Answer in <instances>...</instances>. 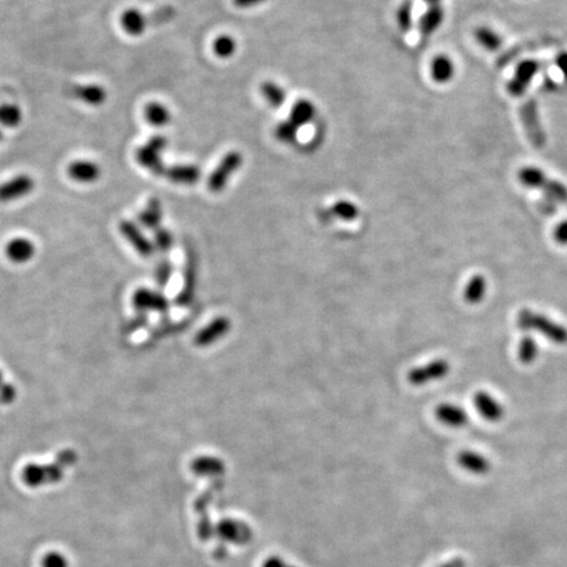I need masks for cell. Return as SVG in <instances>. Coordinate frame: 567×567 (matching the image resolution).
Returning a JSON list of instances; mask_svg holds the SVG:
<instances>
[{
  "label": "cell",
  "mask_w": 567,
  "mask_h": 567,
  "mask_svg": "<svg viewBox=\"0 0 567 567\" xmlns=\"http://www.w3.org/2000/svg\"><path fill=\"white\" fill-rule=\"evenodd\" d=\"M435 415L438 420L442 425L461 428L465 427L469 422V415L465 409L457 406L455 403H442L435 410Z\"/></svg>",
  "instance_id": "9a60e30c"
},
{
  "label": "cell",
  "mask_w": 567,
  "mask_h": 567,
  "mask_svg": "<svg viewBox=\"0 0 567 567\" xmlns=\"http://www.w3.org/2000/svg\"><path fill=\"white\" fill-rule=\"evenodd\" d=\"M456 66L448 55H438L431 63V77L436 83H448L455 78Z\"/></svg>",
  "instance_id": "e0dca14e"
},
{
  "label": "cell",
  "mask_w": 567,
  "mask_h": 567,
  "mask_svg": "<svg viewBox=\"0 0 567 567\" xmlns=\"http://www.w3.org/2000/svg\"><path fill=\"white\" fill-rule=\"evenodd\" d=\"M34 180L29 175H17L0 184V203L7 204L28 196L34 189Z\"/></svg>",
  "instance_id": "9c48e42d"
},
{
  "label": "cell",
  "mask_w": 567,
  "mask_h": 567,
  "mask_svg": "<svg viewBox=\"0 0 567 567\" xmlns=\"http://www.w3.org/2000/svg\"><path fill=\"white\" fill-rule=\"evenodd\" d=\"M518 326L522 331H536L555 344H567V329L551 318L529 309H522L518 314Z\"/></svg>",
  "instance_id": "6da1fadb"
},
{
  "label": "cell",
  "mask_w": 567,
  "mask_h": 567,
  "mask_svg": "<svg viewBox=\"0 0 567 567\" xmlns=\"http://www.w3.org/2000/svg\"><path fill=\"white\" fill-rule=\"evenodd\" d=\"M396 23L403 33H407L412 28V3L410 0H405L398 7Z\"/></svg>",
  "instance_id": "d590c367"
},
{
  "label": "cell",
  "mask_w": 567,
  "mask_h": 567,
  "mask_svg": "<svg viewBox=\"0 0 567 567\" xmlns=\"http://www.w3.org/2000/svg\"><path fill=\"white\" fill-rule=\"evenodd\" d=\"M275 134H276L279 141L285 142V143H293V142L297 141L299 127L294 125L292 121H284V123H280L279 125L276 126Z\"/></svg>",
  "instance_id": "8d00e7d4"
},
{
  "label": "cell",
  "mask_w": 567,
  "mask_h": 567,
  "mask_svg": "<svg viewBox=\"0 0 567 567\" xmlns=\"http://www.w3.org/2000/svg\"><path fill=\"white\" fill-rule=\"evenodd\" d=\"M17 398V389L11 382H3L0 386V405H12Z\"/></svg>",
  "instance_id": "ab89813d"
},
{
  "label": "cell",
  "mask_w": 567,
  "mask_h": 567,
  "mask_svg": "<svg viewBox=\"0 0 567 567\" xmlns=\"http://www.w3.org/2000/svg\"><path fill=\"white\" fill-rule=\"evenodd\" d=\"M474 406L479 415L488 422H499L504 416L502 403L488 392H477L474 395Z\"/></svg>",
  "instance_id": "7c38bea8"
},
{
  "label": "cell",
  "mask_w": 567,
  "mask_h": 567,
  "mask_svg": "<svg viewBox=\"0 0 567 567\" xmlns=\"http://www.w3.org/2000/svg\"><path fill=\"white\" fill-rule=\"evenodd\" d=\"M131 303L136 310L143 314L150 312L166 313L170 309V302L164 294L147 288L137 289L131 297Z\"/></svg>",
  "instance_id": "52a82bcc"
},
{
  "label": "cell",
  "mask_w": 567,
  "mask_h": 567,
  "mask_svg": "<svg viewBox=\"0 0 567 567\" xmlns=\"http://www.w3.org/2000/svg\"><path fill=\"white\" fill-rule=\"evenodd\" d=\"M474 36H475L477 42L490 51H495L501 49L503 44L501 34L490 27H478L474 32Z\"/></svg>",
  "instance_id": "4316f807"
},
{
  "label": "cell",
  "mask_w": 567,
  "mask_h": 567,
  "mask_svg": "<svg viewBox=\"0 0 567 567\" xmlns=\"http://www.w3.org/2000/svg\"><path fill=\"white\" fill-rule=\"evenodd\" d=\"M486 293H488L486 277L482 275H474L469 279V281L464 289V299L470 305H477L485 299Z\"/></svg>",
  "instance_id": "44dd1931"
},
{
  "label": "cell",
  "mask_w": 567,
  "mask_h": 567,
  "mask_svg": "<svg viewBox=\"0 0 567 567\" xmlns=\"http://www.w3.org/2000/svg\"><path fill=\"white\" fill-rule=\"evenodd\" d=\"M428 5H435V4H440L441 0H425Z\"/></svg>",
  "instance_id": "bcb514c9"
},
{
  "label": "cell",
  "mask_w": 567,
  "mask_h": 567,
  "mask_svg": "<svg viewBox=\"0 0 567 567\" xmlns=\"http://www.w3.org/2000/svg\"><path fill=\"white\" fill-rule=\"evenodd\" d=\"M153 244H154L155 251L160 252V253L170 252L173 246V233L168 229L159 227L154 231Z\"/></svg>",
  "instance_id": "e575fe53"
},
{
  "label": "cell",
  "mask_w": 567,
  "mask_h": 567,
  "mask_svg": "<svg viewBox=\"0 0 567 567\" xmlns=\"http://www.w3.org/2000/svg\"><path fill=\"white\" fill-rule=\"evenodd\" d=\"M444 8L440 4L429 5V8L425 11L423 16L419 20V32L422 36H431L432 33L439 29L442 21H444Z\"/></svg>",
  "instance_id": "ffe728a7"
},
{
  "label": "cell",
  "mask_w": 567,
  "mask_h": 567,
  "mask_svg": "<svg viewBox=\"0 0 567 567\" xmlns=\"http://www.w3.org/2000/svg\"><path fill=\"white\" fill-rule=\"evenodd\" d=\"M521 120L529 141L537 147H542L546 141L544 129L540 123L538 110L535 101H528L521 108Z\"/></svg>",
  "instance_id": "30bf717a"
},
{
  "label": "cell",
  "mask_w": 567,
  "mask_h": 567,
  "mask_svg": "<svg viewBox=\"0 0 567 567\" xmlns=\"http://www.w3.org/2000/svg\"><path fill=\"white\" fill-rule=\"evenodd\" d=\"M233 1H234L236 7H239V8H247V7L257 5V4H260L266 0H233Z\"/></svg>",
  "instance_id": "f6af8a7d"
},
{
  "label": "cell",
  "mask_w": 567,
  "mask_h": 567,
  "mask_svg": "<svg viewBox=\"0 0 567 567\" xmlns=\"http://www.w3.org/2000/svg\"><path fill=\"white\" fill-rule=\"evenodd\" d=\"M121 27L129 36L138 37L143 34L147 27V18L137 8H129L121 15Z\"/></svg>",
  "instance_id": "d6986e66"
},
{
  "label": "cell",
  "mask_w": 567,
  "mask_h": 567,
  "mask_svg": "<svg viewBox=\"0 0 567 567\" xmlns=\"http://www.w3.org/2000/svg\"><path fill=\"white\" fill-rule=\"evenodd\" d=\"M78 453L74 449H70V448L58 452V455L55 457V459L58 462H61L66 469L74 466L78 462Z\"/></svg>",
  "instance_id": "60d3db41"
},
{
  "label": "cell",
  "mask_w": 567,
  "mask_h": 567,
  "mask_svg": "<svg viewBox=\"0 0 567 567\" xmlns=\"http://www.w3.org/2000/svg\"><path fill=\"white\" fill-rule=\"evenodd\" d=\"M173 273V267L170 260L163 259L158 263L157 268H155V281H157L158 286L164 288L167 286V284L170 283L171 276Z\"/></svg>",
  "instance_id": "74e56055"
},
{
  "label": "cell",
  "mask_w": 567,
  "mask_h": 567,
  "mask_svg": "<svg viewBox=\"0 0 567 567\" xmlns=\"http://www.w3.org/2000/svg\"><path fill=\"white\" fill-rule=\"evenodd\" d=\"M3 382H4V376H3V372L0 370V386H1Z\"/></svg>",
  "instance_id": "7dc6e473"
},
{
  "label": "cell",
  "mask_w": 567,
  "mask_h": 567,
  "mask_svg": "<svg viewBox=\"0 0 567 567\" xmlns=\"http://www.w3.org/2000/svg\"><path fill=\"white\" fill-rule=\"evenodd\" d=\"M168 144V141L164 136H153L146 144L141 146L137 153H136V159L137 162L141 164L143 168H146L147 171L154 173V175H164L166 168L162 160V153L166 150Z\"/></svg>",
  "instance_id": "3957f363"
},
{
  "label": "cell",
  "mask_w": 567,
  "mask_h": 567,
  "mask_svg": "<svg viewBox=\"0 0 567 567\" xmlns=\"http://www.w3.org/2000/svg\"><path fill=\"white\" fill-rule=\"evenodd\" d=\"M213 49L217 57L220 58H230L234 53H236V40L230 36H220L216 38L214 44H213Z\"/></svg>",
  "instance_id": "836d02e7"
},
{
  "label": "cell",
  "mask_w": 567,
  "mask_h": 567,
  "mask_svg": "<svg viewBox=\"0 0 567 567\" xmlns=\"http://www.w3.org/2000/svg\"><path fill=\"white\" fill-rule=\"evenodd\" d=\"M451 372L449 362L444 359H438L427 362L422 366H415L407 375L410 383L414 386H423L429 382H436L446 377Z\"/></svg>",
  "instance_id": "5b68a950"
},
{
  "label": "cell",
  "mask_w": 567,
  "mask_h": 567,
  "mask_svg": "<svg viewBox=\"0 0 567 567\" xmlns=\"http://www.w3.org/2000/svg\"><path fill=\"white\" fill-rule=\"evenodd\" d=\"M144 118L149 124L155 127H162L171 121V112L163 104L151 101L144 108Z\"/></svg>",
  "instance_id": "484cf974"
},
{
  "label": "cell",
  "mask_w": 567,
  "mask_h": 567,
  "mask_svg": "<svg viewBox=\"0 0 567 567\" xmlns=\"http://www.w3.org/2000/svg\"><path fill=\"white\" fill-rule=\"evenodd\" d=\"M67 175L81 184H91L101 176V168L97 163L91 160H75L67 167Z\"/></svg>",
  "instance_id": "5bb4252c"
},
{
  "label": "cell",
  "mask_w": 567,
  "mask_h": 567,
  "mask_svg": "<svg viewBox=\"0 0 567 567\" xmlns=\"http://www.w3.org/2000/svg\"><path fill=\"white\" fill-rule=\"evenodd\" d=\"M457 461L464 469L474 474H485L490 469L488 458L472 451L461 452L457 457Z\"/></svg>",
  "instance_id": "603a6c76"
},
{
  "label": "cell",
  "mask_w": 567,
  "mask_h": 567,
  "mask_svg": "<svg viewBox=\"0 0 567 567\" xmlns=\"http://www.w3.org/2000/svg\"><path fill=\"white\" fill-rule=\"evenodd\" d=\"M192 470L199 475H213L223 472V464L216 457H199L192 464Z\"/></svg>",
  "instance_id": "f1b7e54d"
},
{
  "label": "cell",
  "mask_w": 567,
  "mask_h": 567,
  "mask_svg": "<svg viewBox=\"0 0 567 567\" xmlns=\"http://www.w3.org/2000/svg\"><path fill=\"white\" fill-rule=\"evenodd\" d=\"M120 233L129 242V244L137 251L142 257H151L155 253V249L153 242L146 238L142 233L141 229L133 220H124L120 222Z\"/></svg>",
  "instance_id": "ba28073f"
},
{
  "label": "cell",
  "mask_w": 567,
  "mask_h": 567,
  "mask_svg": "<svg viewBox=\"0 0 567 567\" xmlns=\"http://www.w3.org/2000/svg\"><path fill=\"white\" fill-rule=\"evenodd\" d=\"M36 255V246L31 239L17 236L11 239L5 246V256L15 264H25Z\"/></svg>",
  "instance_id": "4fadbf2b"
},
{
  "label": "cell",
  "mask_w": 567,
  "mask_h": 567,
  "mask_svg": "<svg viewBox=\"0 0 567 567\" xmlns=\"http://www.w3.org/2000/svg\"><path fill=\"white\" fill-rule=\"evenodd\" d=\"M74 96L80 101L90 104L92 107H99L107 100V91L101 86L90 84V86H78L74 88Z\"/></svg>",
  "instance_id": "7402d4cb"
},
{
  "label": "cell",
  "mask_w": 567,
  "mask_h": 567,
  "mask_svg": "<svg viewBox=\"0 0 567 567\" xmlns=\"http://www.w3.org/2000/svg\"><path fill=\"white\" fill-rule=\"evenodd\" d=\"M66 468L57 459L51 464H28L21 473V478L28 488H37L47 485H55L64 477Z\"/></svg>",
  "instance_id": "7a4b0ae2"
},
{
  "label": "cell",
  "mask_w": 567,
  "mask_h": 567,
  "mask_svg": "<svg viewBox=\"0 0 567 567\" xmlns=\"http://www.w3.org/2000/svg\"><path fill=\"white\" fill-rule=\"evenodd\" d=\"M164 176L175 184L192 186L200 180L201 171L197 166L193 164H176L173 167H167Z\"/></svg>",
  "instance_id": "2e32d148"
},
{
  "label": "cell",
  "mask_w": 567,
  "mask_h": 567,
  "mask_svg": "<svg viewBox=\"0 0 567 567\" xmlns=\"http://www.w3.org/2000/svg\"><path fill=\"white\" fill-rule=\"evenodd\" d=\"M330 210L332 216L343 220H353L359 217V207L351 201H338Z\"/></svg>",
  "instance_id": "1f68e13d"
},
{
  "label": "cell",
  "mask_w": 567,
  "mask_h": 567,
  "mask_svg": "<svg viewBox=\"0 0 567 567\" xmlns=\"http://www.w3.org/2000/svg\"><path fill=\"white\" fill-rule=\"evenodd\" d=\"M555 64L559 68L564 78L567 80V53H561L555 60Z\"/></svg>",
  "instance_id": "7bdbcfd3"
},
{
  "label": "cell",
  "mask_w": 567,
  "mask_h": 567,
  "mask_svg": "<svg viewBox=\"0 0 567 567\" xmlns=\"http://www.w3.org/2000/svg\"><path fill=\"white\" fill-rule=\"evenodd\" d=\"M173 8H170V7H167V8H163V10H160V11H158L157 14L154 15V20L155 21H168L171 17H173Z\"/></svg>",
  "instance_id": "ee69618b"
},
{
  "label": "cell",
  "mask_w": 567,
  "mask_h": 567,
  "mask_svg": "<svg viewBox=\"0 0 567 567\" xmlns=\"http://www.w3.org/2000/svg\"><path fill=\"white\" fill-rule=\"evenodd\" d=\"M542 192L546 194L548 200L554 203H566L567 201V187H565L561 181L549 179Z\"/></svg>",
  "instance_id": "d6a6232c"
},
{
  "label": "cell",
  "mask_w": 567,
  "mask_h": 567,
  "mask_svg": "<svg viewBox=\"0 0 567 567\" xmlns=\"http://www.w3.org/2000/svg\"><path fill=\"white\" fill-rule=\"evenodd\" d=\"M23 121V112L15 104H3L0 107V125L16 127Z\"/></svg>",
  "instance_id": "4dcf8cb0"
},
{
  "label": "cell",
  "mask_w": 567,
  "mask_h": 567,
  "mask_svg": "<svg viewBox=\"0 0 567 567\" xmlns=\"http://www.w3.org/2000/svg\"><path fill=\"white\" fill-rule=\"evenodd\" d=\"M230 329H231L230 319L227 316H218L196 333L194 344L201 348L212 346L220 339H223L229 333Z\"/></svg>",
  "instance_id": "8fae6325"
},
{
  "label": "cell",
  "mask_w": 567,
  "mask_h": 567,
  "mask_svg": "<svg viewBox=\"0 0 567 567\" xmlns=\"http://www.w3.org/2000/svg\"><path fill=\"white\" fill-rule=\"evenodd\" d=\"M1 138H3V133H1V130H0V141H1Z\"/></svg>",
  "instance_id": "c3c4849f"
},
{
  "label": "cell",
  "mask_w": 567,
  "mask_h": 567,
  "mask_svg": "<svg viewBox=\"0 0 567 567\" xmlns=\"http://www.w3.org/2000/svg\"><path fill=\"white\" fill-rule=\"evenodd\" d=\"M163 220V207L162 203L158 199H151L144 206V209L138 214V222L141 223L144 229L149 230H157Z\"/></svg>",
  "instance_id": "ac0fdd59"
},
{
  "label": "cell",
  "mask_w": 567,
  "mask_h": 567,
  "mask_svg": "<svg viewBox=\"0 0 567 567\" xmlns=\"http://www.w3.org/2000/svg\"><path fill=\"white\" fill-rule=\"evenodd\" d=\"M520 183L528 188L541 189L545 187L548 180L551 179L541 168L535 166L522 167L519 171Z\"/></svg>",
  "instance_id": "d4e9b609"
},
{
  "label": "cell",
  "mask_w": 567,
  "mask_h": 567,
  "mask_svg": "<svg viewBox=\"0 0 567 567\" xmlns=\"http://www.w3.org/2000/svg\"><path fill=\"white\" fill-rule=\"evenodd\" d=\"M243 163V157L238 151H230L222 158L220 164L207 179V188L213 193H220L229 183V179L238 171Z\"/></svg>",
  "instance_id": "277c9868"
},
{
  "label": "cell",
  "mask_w": 567,
  "mask_h": 567,
  "mask_svg": "<svg viewBox=\"0 0 567 567\" xmlns=\"http://www.w3.org/2000/svg\"><path fill=\"white\" fill-rule=\"evenodd\" d=\"M42 567H68V561L66 555H63L60 551H49L41 562Z\"/></svg>",
  "instance_id": "f35d334b"
},
{
  "label": "cell",
  "mask_w": 567,
  "mask_h": 567,
  "mask_svg": "<svg viewBox=\"0 0 567 567\" xmlns=\"http://www.w3.org/2000/svg\"><path fill=\"white\" fill-rule=\"evenodd\" d=\"M260 92L272 108H280V107H283L284 103L286 101V92L279 84H276L273 81L262 83Z\"/></svg>",
  "instance_id": "83f0119b"
},
{
  "label": "cell",
  "mask_w": 567,
  "mask_h": 567,
  "mask_svg": "<svg viewBox=\"0 0 567 567\" xmlns=\"http://www.w3.org/2000/svg\"><path fill=\"white\" fill-rule=\"evenodd\" d=\"M554 240L561 244L567 246V220H561L553 230Z\"/></svg>",
  "instance_id": "b9f144b4"
},
{
  "label": "cell",
  "mask_w": 567,
  "mask_h": 567,
  "mask_svg": "<svg viewBox=\"0 0 567 567\" xmlns=\"http://www.w3.org/2000/svg\"><path fill=\"white\" fill-rule=\"evenodd\" d=\"M540 71V63L535 60H525L518 64L515 74L507 84V90L511 96L521 97L529 88L536 75Z\"/></svg>",
  "instance_id": "8992f818"
},
{
  "label": "cell",
  "mask_w": 567,
  "mask_h": 567,
  "mask_svg": "<svg viewBox=\"0 0 567 567\" xmlns=\"http://www.w3.org/2000/svg\"><path fill=\"white\" fill-rule=\"evenodd\" d=\"M315 113L316 110H315L313 103L309 100L301 99L297 103L293 104L290 110L289 121H292L299 129L301 126L307 125L309 123H312L315 117Z\"/></svg>",
  "instance_id": "cb8c5ba5"
},
{
  "label": "cell",
  "mask_w": 567,
  "mask_h": 567,
  "mask_svg": "<svg viewBox=\"0 0 567 567\" xmlns=\"http://www.w3.org/2000/svg\"><path fill=\"white\" fill-rule=\"evenodd\" d=\"M518 356H519L520 362L525 365H529L537 360L538 344L535 338H532L531 335H524V338L520 340Z\"/></svg>",
  "instance_id": "f546056e"
}]
</instances>
